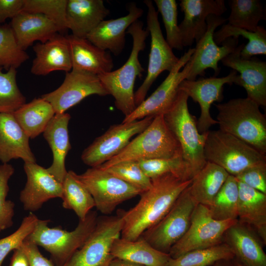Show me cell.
Masks as SVG:
<instances>
[{
    "label": "cell",
    "mask_w": 266,
    "mask_h": 266,
    "mask_svg": "<svg viewBox=\"0 0 266 266\" xmlns=\"http://www.w3.org/2000/svg\"><path fill=\"white\" fill-rule=\"evenodd\" d=\"M151 180V187L140 195L137 203L128 211L122 210L121 238L130 240L138 239L167 213L192 181V179H185L171 173Z\"/></svg>",
    "instance_id": "cell-1"
},
{
    "label": "cell",
    "mask_w": 266,
    "mask_h": 266,
    "mask_svg": "<svg viewBox=\"0 0 266 266\" xmlns=\"http://www.w3.org/2000/svg\"><path fill=\"white\" fill-rule=\"evenodd\" d=\"M133 39V46L127 62L119 68L98 75L108 95L113 96L115 105L126 117L136 108L133 92L135 81L144 71L138 59L139 52L146 46L149 33L143 29V23L137 20L127 29Z\"/></svg>",
    "instance_id": "cell-2"
},
{
    "label": "cell",
    "mask_w": 266,
    "mask_h": 266,
    "mask_svg": "<svg viewBox=\"0 0 266 266\" xmlns=\"http://www.w3.org/2000/svg\"><path fill=\"white\" fill-rule=\"evenodd\" d=\"M219 130L266 154V117L250 99L237 98L215 104Z\"/></svg>",
    "instance_id": "cell-3"
},
{
    "label": "cell",
    "mask_w": 266,
    "mask_h": 266,
    "mask_svg": "<svg viewBox=\"0 0 266 266\" xmlns=\"http://www.w3.org/2000/svg\"><path fill=\"white\" fill-rule=\"evenodd\" d=\"M178 156H182L181 146L167 127L164 114H161L154 117L150 124L118 155L98 166L105 169L124 161Z\"/></svg>",
    "instance_id": "cell-4"
},
{
    "label": "cell",
    "mask_w": 266,
    "mask_h": 266,
    "mask_svg": "<svg viewBox=\"0 0 266 266\" xmlns=\"http://www.w3.org/2000/svg\"><path fill=\"white\" fill-rule=\"evenodd\" d=\"M188 95L179 90L169 108L164 114L165 122L179 142L182 157L189 165L193 176L205 165L204 146L207 132L201 133L197 121L189 112Z\"/></svg>",
    "instance_id": "cell-5"
},
{
    "label": "cell",
    "mask_w": 266,
    "mask_h": 266,
    "mask_svg": "<svg viewBox=\"0 0 266 266\" xmlns=\"http://www.w3.org/2000/svg\"><path fill=\"white\" fill-rule=\"evenodd\" d=\"M97 213L90 211L75 229L66 231L59 228H50L48 220L39 219L33 232L27 239L49 252L56 266H63L84 243L94 230Z\"/></svg>",
    "instance_id": "cell-6"
},
{
    "label": "cell",
    "mask_w": 266,
    "mask_h": 266,
    "mask_svg": "<svg viewBox=\"0 0 266 266\" xmlns=\"http://www.w3.org/2000/svg\"><path fill=\"white\" fill-rule=\"evenodd\" d=\"M206 161L236 176L245 169L266 162V156L245 142L220 130L208 131L204 146Z\"/></svg>",
    "instance_id": "cell-7"
},
{
    "label": "cell",
    "mask_w": 266,
    "mask_h": 266,
    "mask_svg": "<svg viewBox=\"0 0 266 266\" xmlns=\"http://www.w3.org/2000/svg\"><path fill=\"white\" fill-rule=\"evenodd\" d=\"M189 186L181 193L167 213L140 236L160 251L168 253L189 228L198 204L190 193Z\"/></svg>",
    "instance_id": "cell-8"
},
{
    "label": "cell",
    "mask_w": 266,
    "mask_h": 266,
    "mask_svg": "<svg viewBox=\"0 0 266 266\" xmlns=\"http://www.w3.org/2000/svg\"><path fill=\"white\" fill-rule=\"evenodd\" d=\"M123 226L122 210L116 216L98 217L88 238L63 266H108L114 259L112 243L119 237Z\"/></svg>",
    "instance_id": "cell-9"
},
{
    "label": "cell",
    "mask_w": 266,
    "mask_h": 266,
    "mask_svg": "<svg viewBox=\"0 0 266 266\" xmlns=\"http://www.w3.org/2000/svg\"><path fill=\"white\" fill-rule=\"evenodd\" d=\"M237 220L213 219L206 206L198 204L192 216L189 228L184 236L169 250L172 259L189 251L209 248L223 242L226 231Z\"/></svg>",
    "instance_id": "cell-10"
},
{
    "label": "cell",
    "mask_w": 266,
    "mask_h": 266,
    "mask_svg": "<svg viewBox=\"0 0 266 266\" xmlns=\"http://www.w3.org/2000/svg\"><path fill=\"white\" fill-rule=\"evenodd\" d=\"M77 176L93 197L97 209L104 215L143 192L98 166L91 167Z\"/></svg>",
    "instance_id": "cell-11"
},
{
    "label": "cell",
    "mask_w": 266,
    "mask_h": 266,
    "mask_svg": "<svg viewBox=\"0 0 266 266\" xmlns=\"http://www.w3.org/2000/svg\"><path fill=\"white\" fill-rule=\"evenodd\" d=\"M144 3L147 7V30L151 36V46L146 76L134 93L136 106L145 99L151 86L159 75L164 71L169 72L179 60L163 36L158 19V12L153 1L145 0Z\"/></svg>",
    "instance_id": "cell-12"
},
{
    "label": "cell",
    "mask_w": 266,
    "mask_h": 266,
    "mask_svg": "<svg viewBox=\"0 0 266 266\" xmlns=\"http://www.w3.org/2000/svg\"><path fill=\"white\" fill-rule=\"evenodd\" d=\"M154 117L122 123L111 126L101 135L97 137L83 151V162L91 167L99 166L118 155L129 144L134 135L143 132Z\"/></svg>",
    "instance_id": "cell-13"
},
{
    "label": "cell",
    "mask_w": 266,
    "mask_h": 266,
    "mask_svg": "<svg viewBox=\"0 0 266 266\" xmlns=\"http://www.w3.org/2000/svg\"><path fill=\"white\" fill-rule=\"evenodd\" d=\"M194 48H190L180 58L168 75L156 90L122 123L131 122L145 117L164 114L171 106L178 92L180 83L186 78L192 66L190 58Z\"/></svg>",
    "instance_id": "cell-14"
},
{
    "label": "cell",
    "mask_w": 266,
    "mask_h": 266,
    "mask_svg": "<svg viewBox=\"0 0 266 266\" xmlns=\"http://www.w3.org/2000/svg\"><path fill=\"white\" fill-rule=\"evenodd\" d=\"M227 21L221 16L211 14L207 17V30L194 48L190 59L192 66L186 80H195L197 76H203L205 70L209 68L213 69L215 75H218V62L235 51L238 38L229 37L223 41L221 46H219L213 39L215 30Z\"/></svg>",
    "instance_id": "cell-15"
},
{
    "label": "cell",
    "mask_w": 266,
    "mask_h": 266,
    "mask_svg": "<svg viewBox=\"0 0 266 266\" xmlns=\"http://www.w3.org/2000/svg\"><path fill=\"white\" fill-rule=\"evenodd\" d=\"M92 95H108L98 75L72 69L66 72L65 79L59 87L41 97L51 104L56 114L65 113Z\"/></svg>",
    "instance_id": "cell-16"
},
{
    "label": "cell",
    "mask_w": 266,
    "mask_h": 266,
    "mask_svg": "<svg viewBox=\"0 0 266 266\" xmlns=\"http://www.w3.org/2000/svg\"><path fill=\"white\" fill-rule=\"evenodd\" d=\"M239 78V74L232 69L230 73L224 77L200 78L198 80H183L179 86V89L184 92L188 96L198 102L200 109V114L197 120L199 132L204 133L209 128L218 124L210 113L212 104L216 101H221L223 98V86L225 84L236 85Z\"/></svg>",
    "instance_id": "cell-17"
},
{
    "label": "cell",
    "mask_w": 266,
    "mask_h": 266,
    "mask_svg": "<svg viewBox=\"0 0 266 266\" xmlns=\"http://www.w3.org/2000/svg\"><path fill=\"white\" fill-rule=\"evenodd\" d=\"M24 169L27 179L25 187L21 191L20 200L25 210L32 212L40 209L50 199H62L63 184L47 168L35 163L26 162Z\"/></svg>",
    "instance_id": "cell-18"
},
{
    "label": "cell",
    "mask_w": 266,
    "mask_h": 266,
    "mask_svg": "<svg viewBox=\"0 0 266 266\" xmlns=\"http://www.w3.org/2000/svg\"><path fill=\"white\" fill-rule=\"evenodd\" d=\"M244 44L221 61L224 66L231 68L240 74L236 85L243 87L247 98L260 106H266V62L257 59H242L240 52Z\"/></svg>",
    "instance_id": "cell-19"
},
{
    "label": "cell",
    "mask_w": 266,
    "mask_h": 266,
    "mask_svg": "<svg viewBox=\"0 0 266 266\" xmlns=\"http://www.w3.org/2000/svg\"><path fill=\"white\" fill-rule=\"evenodd\" d=\"M179 6L184 13L178 25L183 47L192 46L203 36L209 15L221 16L227 10L224 0H181Z\"/></svg>",
    "instance_id": "cell-20"
},
{
    "label": "cell",
    "mask_w": 266,
    "mask_h": 266,
    "mask_svg": "<svg viewBox=\"0 0 266 266\" xmlns=\"http://www.w3.org/2000/svg\"><path fill=\"white\" fill-rule=\"evenodd\" d=\"M128 10L126 16L101 22L86 38L102 50H109L115 56L120 54L125 46L127 29L143 13L135 3H130Z\"/></svg>",
    "instance_id": "cell-21"
},
{
    "label": "cell",
    "mask_w": 266,
    "mask_h": 266,
    "mask_svg": "<svg viewBox=\"0 0 266 266\" xmlns=\"http://www.w3.org/2000/svg\"><path fill=\"white\" fill-rule=\"evenodd\" d=\"M223 242L231 248L234 259L245 266H266L263 242L249 226L238 221L225 232Z\"/></svg>",
    "instance_id": "cell-22"
},
{
    "label": "cell",
    "mask_w": 266,
    "mask_h": 266,
    "mask_svg": "<svg viewBox=\"0 0 266 266\" xmlns=\"http://www.w3.org/2000/svg\"><path fill=\"white\" fill-rule=\"evenodd\" d=\"M35 57L33 61L31 72L36 75H46L52 71L66 72L72 69L70 50L66 36L57 34L44 42L33 46Z\"/></svg>",
    "instance_id": "cell-23"
},
{
    "label": "cell",
    "mask_w": 266,
    "mask_h": 266,
    "mask_svg": "<svg viewBox=\"0 0 266 266\" xmlns=\"http://www.w3.org/2000/svg\"><path fill=\"white\" fill-rule=\"evenodd\" d=\"M9 25L18 45L24 51L34 42L44 43L60 33L57 25L46 16L24 11L13 18Z\"/></svg>",
    "instance_id": "cell-24"
},
{
    "label": "cell",
    "mask_w": 266,
    "mask_h": 266,
    "mask_svg": "<svg viewBox=\"0 0 266 266\" xmlns=\"http://www.w3.org/2000/svg\"><path fill=\"white\" fill-rule=\"evenodd\" d=\"M109 13L102 0H67L66 26L72 35L86 38Z\"/></svg>",
    "instance_id": "cell-25"
},
{
    "label": "cell",
    "mask_w": 266,
    "mask_h": 266,
    "mask_svg": "<svg viewBox=\"0 0 266 266\" xmlns=\"http://www.w3.org/2000/svg\"><path fill=\"white\" fill-rule=\"evenodd\" d=\"M29 138L12 113H0V161L2 164L16 159L35 163Z\"/></svg>",
    "instance_id": "cell-26"
},
{
    "label": "cell",
    "mask_w": 266,
    "mask_h": 266,
    "mask_svg": "<svg viewBox=\"0 0 266 266\" xmlns=\"http://www.w3.org/2000/svg\"><path fill=\"white\" fill-rule=\"evenodd\" d=\"M72 69L99 75L110 72L114 67L110 53L97 47L86 38L66 35Z\"/></svg>",
    "instance_id": "cell-27"
},
{
    "label": "cell",
    "mask_w": 266,
    "mask_h": 266,
    "mask_svg": "<svg viewBox=\"0 0 266 266\" xmlns=\"http://www.w3.org/2000/svg\"><path fill=\"white\" fill-rule=\"evenodd\" d=\"M70 119L68 113L55 114L43 133L53 154L52 163L47 170L61 183L67 172L65 160L71 149L68 131Z\"/></svg>",
    "instance_id": "cell-28"
},
{
    "label": "cell",
    "mask_w": 266,
    "mask_h": 266,
    "mask_svg": "<svg viewBox=\"0 0 266 266\" xmlns=\"http://www.w3.org/2000/svg\"><path fill=\"white\" fill-rule=\"evenodd\" d=\"M237 182V220L253 229L266 245V194Z\"/></svg>",
    "instance_id": "cell-29"
},
{
    "label": "cell",
    "mask_w": 266,
    "mask_h": 266,
    "mask_svg": "<svg viewBox=\"0 0 266 266\" xmlns=\"http://www.w3.org/2000/svg\"><path fill=\"white\" fill-rule=\"evenodd\" d=\"M111 254L114 258L146 266H166L171 258L168 253L157 250L141 237L135 240L116 238L111 246Z\"/></svg>",
    "instance_id": "cell-30"
},
{
    "label": "cell",
    "mask_w": 266,
    "mask_h": 266,
    "mask_svg": "<svg viewBox=\"0 0 266 266\" xmlns=\"http://www.w3.org/2000/svg\"><path fill=\"white\" fill-rule=\"evenodd\" d=\"M230 174L222 167L207 161L192 178L190 193L198 204L208 206Z\"/></svg>",
    "instance_id": "cell-31"
},
{
    "label": "cell",
    "mask_w": 266,
    "mask_h": 266,
    "mask_svg": "<svg viewBox=\"0 0 266 266\" xmlns=\"http://www.w3.org/2000/svg\"><path fill=\"white\" fill-rule=\"evenodd\" d=\"M12 114L29 137L34 138L43 133L56 113L51 104L40 97L25 103Z\"/></svg>",
    "instance_id": "cell-32"
},
{
    "label": "cell",
    "mask_w": 266,
    "mask_h": 266,
    "mask_svg": "<svg viewBox=\"0 0 266 266\" xmlns=\"http://www.w3.org/2000/svg\"><path fill=\"white\" fill-rule=\"evenodd\" d=\"M63 207L73 210L79 220H84L95 203L91 194L79 180L77 174L72 170L67 171L62 183Z\"/></svg>",
    "instance_id": "cell-33"
},
{
    "label": "cell",
    "mask_w": 266,
    "mask_h": 266,
    "mask_svg": "<svg viewBox=\"0 0 266 266\" xmlns=\"http://www.w3.org/2000/svg\"><path fill=\"white\" fill-rule=\"evenodd\" d=\"M239 36L248 40L240 52L242 59H249L255 55L266 54V30L263 26H259L257 31L251 32L229 24H224L214 33L213 39L218 45L229 37L238 38Z\"/></svg>",
    "instance_id": "cell-34"
},
{
    "label": "cell",
    "mask_w": 266,
    "mask_h": 266,
    "mask_svg": "<svg viewBox=\"0 0 266 266\" xmlns=\"http://www.w3.org/2000/svg\"><path fill=\"white\" fill-rule=\"evenodd\" d=\"M229 4L231 13L227 20L233 27L255 32L259 22L266 20V10L259 0H231Z\"/></svg>",
    "instance_id": "cell-35"
},
{
    "label": "cell",
    "mask_w": 266,
    "mask_h": 266,
    "mask_svg": "<svg viewBox=\"0 0 266 266\" xmlns=\"http://www.w3.org/2000/svg\"><path fill=\"white\" fill-rule=\"evenodd\" d=\"M238 200L237 180L235 176L229 175L211 205L207 207L215 220H237Z\"/></svg>",
    "instance_id": "cell-36"
},
{
    "label": "cell",
    "mask_w": 266,
    "mask_h": 266,
    "mask_svg": "<svg viewBox=\"0 0 266 266\" xmlns=\"http://www.w3.org/2000/svg\"><path fill=\"white\" fill-rule=\"evenodd\" d=\"M234 258L230 247L223 242L209 248L189 251L175 259L171 258L166 266H211L220 260Z\"/></svg>",
    "instance_id": "cell-37"
},
{
    "label": "cell",
    "mask_w": 266,
    "mask_h": 266,
    "mask_svg": "<svg viewBox=\"0 0 266 266\" xmlns=\"http://www.w3.org/2000/svg\"><path fill=\"white\" fill-rule=\"evenodd\" d=\"M137 162L144 174L151 179L168 173L187 180L193 178L191 168L182 156L145 159Z\"/></svg>",
    "instance_id": "cell-38"
},
{
    "label": "cell",
    "mask_w": 266,
    "mask_h": 266,
    "mask_svg": "<svg viewBox=\"0 0 266 266\" xmlns=\"http://www.w3.org/2000/svg\"><path fill=\"white\" fill-rule=\"evenodd\" d=\"M2 69L0 67V113H12L26 103V99L17 84L16 69L6 72Z\"/></svg>",
    "instance_id": "cell-39"
},
{
    "label": "cell",
    "mask_w": 266,
    "mask_h": 266,
    "mask_svg": "<svg viewBox=\"0 0 266 266\" xmlns=\"http://www.w3.org/2000/svg\"><path fill=\"white\" fill-rule=\"evenodd\" d=\"M29 58L18 45L9 25L0 26V67L17 68Z\"/></svg>",
    "instance_id": "cell-40"
},
{
    "label": "cell",
    "mask_w": 266,
    "mask_h": 266,
    "mask_svg": "<svg viewBox=\"0 0 266 266\" xmlns=\"http://www.w3.org/2000/svg\"><path fill=\"white\" fill-rule=\"evenodd\" d=\"M23 11L42 14L54 22L60 33L68 29L66 11L67 0H23Z\"/></svg>",
    "instance_id": "cell-41"
},
{
    "label": "cell",
    "mask_w": 266,
    "mask_h": 266,
    "mask_svg": "<svg viewBox=\"0 0 266 266\" xmlns=\"http://www.w3.org/2000/svg\"><path fill=\"white\" fill-rule=\"evenodd\" d=\"M158 13L162 17L166 32V41L172 49L182 50L180 32L177 22V3L175 0H154Z\"/></svg>",
    "instance_id": "cell-42"
},
{
    "label": "cell",
    "mask_w": 266,
    "mask_h": 266,
    "mask_svg": "<svg viewBox=\"0 0 266 266\" xmlns=\"http://www.w3.org/2000/svg\"><path fill=\"white\" fill-rule=\"evenodd\" d=\"M104 170L143 192L148 190L152 185L151 179L144 174L137 161L122 162Z\"/></svg>",
    "instance_id": "cell-43"
},
{
    "label": "cell",
    "mask_w": 266,
    "mask_h": 266,
    "mask_svg": "<svg viewBox=\"0 0 266 266\" xmlns=\"http://www.w3.org/2000/svg\"><path fill=\"white\" fill-rule=\"evenodd\" d=\"M14 173L12 165L8 163L0 165V233L13 224L15 204L6 197L9 191L8 181Z\"/></svg>",
    "instance_id": "cell-44"
},
{
    "label": "cell",
    "mask_w": 266,
    "mask_h": 266,
    "mask_svg": "<svg viewBox=\"0 0 266 266\" xmlns=\"http://www.w3.org/2000/svg\"><path fill=\"white\" fill-rule=\"evenodd\" d=\"M39 219L32 212L25 217L19 227L12 234L0 239V266L9 252L20 247L33 232Z\"/></svg>",
    "instance_id": "cell-45"
},
{
    "label": "cell",
    "mask_w": 266,
    "mask_h": 266,
    "mask_svg": "<svg viewBox=\"0 0 266 266\" xmlns=\"http://www.w3.org/2000/svg\"><path fill=\"white\" fill-rule=\"evenodd\" d=\"M235 177L237 181L266 194V162L251 166Z\"/></svg>",
    "instance_id": "cell-46"
},
{
    "label": "cell",
    "mask_w": 266,
    "mask_h": 266,
    "mask_svg": "<svg viewBox=\"0 0 266 266\" xmlns=\"http://www.w3.org/2000/svg\"><path fill=\"white\" fill-rule=\"evenodd\" d=\"M21 247L26 254L30 263V266H56L52 261L41 254L38 246L26 239Z\"/></svg>",
    "instance_id": "cell-47"
},
{
    "label": "cell",
    "mask_w": 266,
    "mask_h": 266,
    "mask_svg": "<svg viewBox=\"0 0 266 266\" xmlns=\"http://www.w3.org/2000/svg\"><path fill=\"white\" fill-rule=\"evenodd\" d=\"M23 0H0V23L23 11Z\"/></svg>",
    "instance_id": "cell-48"
},
{
    "label": "cell",
    "mask_w": 266,
    "mask_h": 266,
    "mask_svg": "<svg viewBox=\"0 0 266 266\" xmlns=\"http://www.w3.org/2000/svg\"><path fill=\"white\" fill-rule=\"evenodd\" d=\"M13 251L9 266H30L28 258L21 246Z\"/></svg>",
    "instance_id": "cell-49"
},
{
    "label": "cell",
    "mask_w": 266,
    "mask_h": 266,
    "mask_svg": "<svg viewBox=\"0 0 266 266\" xmlns=\"http://www.w3.org/2000/svg\"><path fill=\"white\" fill-rule=\"evenodd\" d=\"M108 266H146L141 264L130 261L114 258L110 263Z\"/></svg>",
    "instance_id": "cell-50"
},
{
    "label": "cell",
    "mask_w": 266,
    "mask_h": 266,
    "mask_svg": "<svg viewBox=\"0 0 266 266\" xmlns=\"http://www.w3.org/2000/svg\"><path fill=\"white\" fill-rule=\"evenodd\" d=\"M211 266H232V260H220Z\"/></svg>",
    "instance_id": "cell-51"
},
{
    "label": "cell",
    "mask_w": 266,
    "mask_h": 266,
    "mask_svg": "<svg viewBox=\"0 0 266 266\" xmlns=\"http://www.w3.org/2000/svg\"><path fill=\"white\" fill-rule=\"evenodd\" d=\"M232 266H245L239 262H238L237 260H236L234 258H233L232 260Z\"/></svg>",
    "instance_id": "cell-52"
}]
</instances>
